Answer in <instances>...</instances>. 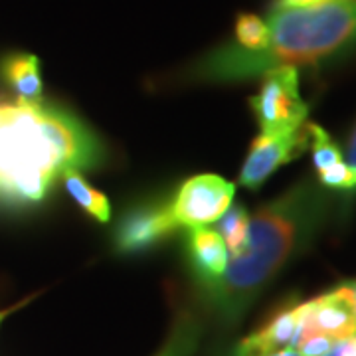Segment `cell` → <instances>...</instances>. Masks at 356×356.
<instances>
[{"mask_svg":"<svg viewBox=\"0 0 356 356\" xmlns=\"http://www.w3.org/2000/svg\"><path fill=\"white\" fill-rule=\"evenodd\" d=\"M177 228L178 224L170 212V204H140L121 218L119 226L115 229V245L119 252L125 254L140 252L161 242Z\"/></svg>","mask_w":356,"mask_h":356,"instance_id":"8","label":"cell"},{"mask_svg":"<svg viewBox=\"0 0 356 356\" xmlns=\"http://www.w3.org/2000/svg\"><path fill=\"white\" fill-rule=\"evenodd\" d=\"M236 186L216 175L188 178L170 204L178 228H200L218 222L234 202Z\"/></svg>","mask_w":356,"mask_h":356,"instance_id":"5","label":"cell"},{"mask_svg":"<svg viewBox=\"0 0 356 356\" xmlns=\"http://www.w3.org/2000/svg\"><path fill=\"white\" fill-rule=\"evenodd\" d=\"M229 356H238V355H232ZM264 356H301L299 355V350L297 348H285V350H277V353H271V355H264Z\"/></svg>","mask_w":356,"mask_h":356,"instance_id":"19","label":"cell"},{"mask_svg":"<svg viewBox=\"0 0 356 356\" xmlns=\"http://www.w3.org/2000/svg\"><path fill=\"white\" fill-rule=\"evenodd\" d=\"M202 341V325L196 315L180 313L165 344L154 356H192Z\"/></svg>","mask_w":356,"mask_h":356,"instance_id":"13","label":"cell"},{"mask_svg":"<svg viewBox=\"0 0 356 356\" xmlns=\"http://www.w3.org/2000/svg\"><path fill=\"white\" fill-rule=\"evenodd\" d=\"M243 51H259L266 46V24L261 16L242 14L236 22V38L232 42Z\"/></svg>","mask_w":356,"mask_h":356,"instance_id":"16","label":"cell"},{"mask_svg":"<svg viewBox=\"0 0 356 356\" xmlns=\"http://www.w3.org/2000/svg\"><path fill=\"white\" fill-rule=\"evenodd\" d=\"M301 303L281 309L273 317L267 321L259 331L245 337L242 343L234 348V355L238 356H264L295 348L301 337Z\"/></svg>","mask_w":356,"mask_h":356,"instance_id":"9","label":"cell"},{"mask_svg":"<svg viewBox=\"0 0 356 356\" xmlns=\"http://www.w3.org/2000/svg\"><path fill=\"white\" fill-rule=\"evenodd\" d=\"M350 287H353V295H355V307H356V281L350 283Z\"/></svg>","mask_w":356,"mask_h":356,"instance_id":"21","label":"cell"},{"mask_svg":"<svg viewBox=\"0 0 356 356\" xmlns=\"http://www.w3.org/2000/svg\"><path fill=\"white\" fill-rule=\"evenodd\" d=\"M346 163L348 165L356 166V129L353 131V137L348 143V151H346Z\"/></svg>","mask_w":356,"mask_h":356,"instance_id":"18","label":"cell"},{"mask_svg":"<svg viewBox=\"0 0 356 356\" xmlns=\"http://www.w3.org/2000/svg\"><path fill=\"white\" fill-rule=\"evenodd\" d=\"M323 356H356V332L332 344L331 350Z\"/></svg>","mask_w":356,"mask_h":356,"instance_id":"17","label":"cell"},{"mask_svg":"<svg viewBox=\"0 0 356 356\" xmlns=\"http://www.w3.org/2000/svg\"><path fill=\"white\" fill-rule=\"evenodd\" d=\"M309 149L313 151V165L317 180L329 191H356V166L348 165L343 151L332 137L317 123H307Z\"/></svg>","mask_w":356,"mask_h":356,"instance_id":"10","label":"cell"},{"mask_svg":"<svg viewBox=\"0 0 356 356\" xmlns=\"http://www.w3.org/2000/svg\"><path fill=\"white\" fill-rule=\"evenodd\" d=\"M6 315H8V311H0V325H2V321L6 318Z\"/></svg>","mask_w":356,"mask_h":356,"instance_id":"20","label":"cell"},{"mask_svg":"<svg viewBox=\"0 0 356 356\" xmlns=\"http://www.w3.org/2000/svg\"><path fill=\"white\" fill-rule=\"evenodd\" d=\"M301 337L297 344L307 337H327L341 341L356 332V307L350 283L339 285L315 299L301 303Z\"/></svg>","mask_w":356,"mask_h":356,"instance_id":"6","label":"cell"},{"mask_svg":"<svg viewBox=\"0 0 356 356\" xmlns=\"http://www.w3.org/2000/svg\"><path fill=\"white\" fill-rule=\"evenodd\" d=\"M309 149L307 123L287 135H259L252 143L240 172L242 186L257 191L280 166L299 159Z\"/></svg>","mask_w":356,"mask_h":356,"instance_id":"7","label":"cell"},{"mask_svg":"<svg viewBox=\"0 0 356 356\" xmlns=\"http://www.w3.org/2000/svg\"><path fill=\"white\" fill-rule=\"evenodd\" d=\"M0 76L22 102H42L40 60L32 54H10L0 62Z\"/></svg>","mask_w":356,"mask_h":356,"instance_id":"12","label":"cell"},{"mask_svg":"<svg viewBox=\"0 0 356 356\" xmlns=\"http://www.w3.org/2000/svg\"><path fill=\"white\" fill-rule=\"evenodd\" d=\"M218 234L222 236V240L226 243V250H228L229 257L236 255L248 240V228H250V214L245 212V208L242 206H236L224 214V216L218 220Z\"/></svg>","mask_w":356,"mask_h":356,"instance_id":"15","label":"cell"},{"mask_svg":"<svg viewBox=\"0 0 356 356\" xmlns=\"http://www.w3.org/2000/svg\"><path fill=\"white\" fill-rule=\"evenodd\" d=\"M264 24L261 50L243 51L228 42L204 56L192 77L248 79L277 67L327 64L356 50V0H271Z\"/></svg>","mask_w":356,"mask_h":356,"instance_id":"3","label":"cell"},{"mask_svg":"<svg viewBox=\"0 0 356 356\" xmlns=\"http://www.w3.org/2000/svg\"><path fill=\"white\" fill-rule=\"evenodd\" d=\"M103 161L102 143L81 121L44 102H0V202H42L70 170Z\"/></svg>","mask_w":356,"mask_h":356,"instance_id":"2","label":"cell"},{"mask_svg":"<svg viewBox=\"0 0 356 356\" xmlns=\"http://www.w3.org/2000/svg\"><path fill=\"white\" fill-rule=\"evenodd\" d=\"M334 196L318 180L303 178L250 216L248 240L226 271L200 285L222 325H236L295 255L305 252L332 214Z\"/></svg>","mask_w":356,"mask_h":356,"instance_id":"1","label":"cell"},{"mask_svg":"<svg viewBox=\"0 0 356 356\" xmlns=\"http://www.w3.org/2000/svg\"><path fill=\"white\" fill-rule=\"evenodd\" d=\"M261 77V88L252 97V109L261 135L299 131L307 123L309 107L299 93L297 67H277Z\"/></svg>","mask_w":356,"mask_h":356,"instance_id":"4","label":"cell"},{"mask_svg":"<svg viewBox=\"0 0 356 356\" xmlns=\"http://www.w3.org/2000/svg\"><path fill=\"white\" fill-rule=\"evenodd\" d=\"M62 180H64L65 191L72 194V198L88 212L89 216L95 218L97 222H109L111 220L109 200L105 198V194L95 191L88 180L81 177V172L70 170V172H65Z\"/></svg>","mask_w":356,"mask_h":356,"instance_id":"14","label":"cell"},{"mask_svg":"<svg viewBox=\"0 0 356 356\" xmlns=\"http://www.w3.org/2000/svg\"><path fill=\"white\" fill-rule=\"evenodd\" d=\"M188 255H191L194 275L200 285L218 280L228 267L229 254L218 229L191 228L188 232Z\"/></svg>","mask_w":356,"mask_h":356,"instance_id":"11","label":"cell"}]
</instances>
